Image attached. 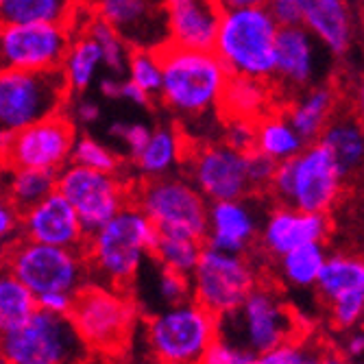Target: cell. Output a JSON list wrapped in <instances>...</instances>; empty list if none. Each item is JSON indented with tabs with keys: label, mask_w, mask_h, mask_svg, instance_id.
Returning a JSON list of instances; mask_svg holds the SVG:
<instances>
[{
	"label": "cell",
	"mask_w": 364,
	"mask_h": 364,
	"mask_svg": "<svg viewBox=\"0 0 364 364\" xmlns=\"http://www.w3.org/2000/svg\"><path fill=\"white\" fill-rule=\"evenodd\" d=\"M253 353L240 349L238 345L229 343L225 338H216L208 351L203 353L201 362L198 364H251Z\"/></svg>",
	"instance_id": "42"
},
{
	"label": "cell",
	"mask_w": 364,
	"mask_h": 364,
	"mask_svg": "<svg viewBox=\"0 0 364 364\" xmlns=\"http://www.w3.org/2000/svg\"><path fill=\"white\" fill-rule=\"evenodd\" d=\"M269 0H218V5L223 7V11L229 9H249V7H264Z\"/></svg>",
	"instance_id": "52"
},
{
	"label": "cell",
	"mask_w": 364,
	"mask_h": 364,
	"mask_svg": "<svg viewBox=\"0 0 364 364\" xmlns=\"http://www.w3.org/2000/svg\"><path fill=\"white\" fill-rule=\"evenodd\" d=\"M218 338L255 355L299 338V318L277 290L257 284L236 310L218 316Z\"/></svg>",
	"instance_id": "5"
},
{
	"label": "cell",
	"mask_w": 364,
	"mask_h": 364,
	"mask_svg": "<svg viewBox=\"0 0 364 364\" xmlns=\"http://www.w3.org/2000/svg\"><path fill=\"white\" fill-rule=\"evenodd\" d=\"M225 124V144L231 149L249 153L255 144V122L253 120H240V118H227Z\"/></svg>",
	"instance_id": "43"
},
{
	"label": "cell",
	"mask_w": 364,
	"mask_h": 364,
	"mask_svg": "<svg viewBox=\"0 0 364 364\" xmlns=\"http://www.w3.org/2000/svg\"><path fill=\"white\" fill-rule=\"evenodd\" d=\"M159 53V96L175 116L186 122L218 114L229 73L212 50H192L166 44Z\"/></svg>",
	"instance_id": "2"
},
{
	"label": "cell",
	"mask_w": 364,
	"mask_h": 364,
	"mask_svg": "<svg viewBox=\"0 0 364 364\" xmlns=\"http://www.w3.org/2000/svg\"><path fill=\"white\" fill-rule=\"evenodd\" d=\"M127 81H131L136 87L146 92L151 98L159 96L161 87V63L157 50L146 48H134L127 59Z\"/></svg>",
	"instance_id": "38"
},
{
	"label": "cell",
	"mask_w": 364,
	"mask_h": 364,
	"mask_svg": "<svg viewBox=\"0 0 364 364\" xmlns=\"http://www.w3.org/2000/svg\"><path fill=\"white\" fill-rule=\"evenodd\" d=\"M83 0H0V22H42L73 26Z\"/></svg>",
	"instance_id": "30"
},
{
	"label": "cell",
	"mask_w": 364,
	"mask_h": 364,
	"mask_svg": "<svg viewBox=\"0 0 364 364\" xmlns=\"http://www.w3.org/2000/svg\"><path fill=\"white\" fill-rule=\"evenodd\" d=\"M70 164L98 173H120L124 159L92 136H77L70 151Z\"/></svg>",
	"instance_id": "37"
},
{
	"label": "cell",
	"mask_w": 364,
	"mask_h": 364,
	"mask_svg": "<svg viewBox=\"0 0 364 364\" xmlns=\"http://www.w3.org/2000/svg\"><path fill=\"white\" fill-rule=\"evenodd\" d=\"M0 355L9 364H81L87 347L68 316L36 310L20 327L0 336Z\"/></svg>",
	"instance_id": "11"
},
{
	"label": "cell",
	"mask_w": 364,
	"mask_h": 364,
	"mask_svg": "<svg viewBox=\"0 0 364 364\" xmlns=\"http://www.w3.org/2000/svg\"><path fill=\"white\" fill-rule=\"evenodd\" d=\"M63 114L68 116L75 124H94L101 120V105L94 103V101H87V98H79V101H70L65 103L63 107Z\"/></svg>",
	"instance_id": "46"
},
{
	"label": "cell",
	"mask_w": 364,
	"mask_h": 364,
	"mask_svg": "<svg viewBox=\"0 0 364 364\" xmlns=\"http://www.w3.org/2000/svg\"><path fill=\"white\" fill-rule=\"evenodd\" d=\"M327 257V249L323 242H310L296 247L282 257H277L279 277L292 288H314L321 269Z\"/></svg>",
	"instance_id": "35"
},
{
	"label": "cell",
	"mask_w": 364,
	"mask_h": 364,
	"mask_svg": "<svg viewBox=\"0 0 364 364\" xmlns=\"http://www.w3.org/2000/svg\"><path fill=\"white\" fill-rule=\"evenodd\" d=\"M188 282L190 299L218 318L245 301V296L257 286V271L247 255L227 253L203 245Z\"/></svg>",
	"instance_id": "12"
},
{
	"label": "cell",
	"mask_w": 364,
	"mask_h": 364,
	"mask_svg": "<svg viewBox=\"0 0 364 364\" xmlns=\"http://www.w3.org/2000/svg\"><path fill=\"white\" fill-rule=\"evenodd\" d=\"M36 310L38 304L31 290L0 267V336L20 327Z\"/></svg>",
	"instance_id": "36"
},
{
	"label": "cell",
	"mask_w": 364,
	"mask_h": 364,
	"mask_svg": "<svg viewBox=\"0 0 364 364\" xmlns=\"http://www.w3.org/2000/svg\"><path fill=\"white\" fill-rule=\"evenodd\" d=\"M301 26L329 53L345 55L353 40V16L349 0H308Z\"/></svg>",
	"instance_id": "23"
},
{
	"label": "cell",
	"mask_w": 364,
	"mask_h": 364,
	"mask_svg": "<svg viewBox=\"0 0 364 364\" xmlns=\"http://www.w3.org/2000/svg\"><path fill=\"white\" fill-rule=\"evenodd\" d=\"M275 166H277V164L271 157L262 155L257 151H249V181H251V188H253L255 194L269 190Z\"/></svg>",
	"instance_id": "44"
},
{
	"label": "cell",
	"mask_w": 364,
	"mask_h": 364,
	"mask_svg": "<svg viewBox=\"0 0 364 364\" xmlns=\"http://www.w3.org/2000/svg\"><path fill=\"white\" fill-rule=\"evenodd\" d=\"M314 351L316 349L299 343V338H296V341L282 343L269 351L255 353L251 358V364H308Z\"/></svg>",
	"instance_id": "40"
},
{
	"label": "cell",
	"mask_w": 364,
	"mask_h": 364,
	"mask_svg": "<svg viewBox=\"0 0 364 364\" xmlns=\"http://www.w3.org/2000/svg\"><path fill=\"white\" fill-rule=\"evenodd\" d=\"M61 73L68 85L70 96L73 94H83L94 79L98 77V70H103V57L101 48L96 46L92 38H87L81 31H73V40L70 46L63 55L61 61Z\"/></svg>",
	"instance_id": "31"
},
{
	"label": "cell",
	"mask_w": 364,
	"mask_h": 364,
	"mask_svg": "<svg viewBox=\"0 0 364 364\" xmlns=\"http://www.w3.org/2000/svg\"><path fill=\"white\" fill-rule=\"evenodd\" d=\"M134 282L146 284V290H142V296H136L134 304L140 301V299L144 301L146 308L153 304V314L164 310V308H168V306H175V304H181V301L190 299V282H188V277L159 267L153 257H149L144 262V267L138 271ZM134 282H131V284H134Z\"/></svg>",
	"instance_id": "29"
},
{
	"label": "cell",
	"mask_w": 364,
	"mask_h": 364,
	"mask_svg": "<svg viewBox=\"0 0 364 364\" xmlns=\"http://www.w3.org/2000/svg\"><path fill=\"white\" fill-rule=\"evenodd\" d=\"M218 338V318L196 301L186 299L151 314L146 341L161 364H198Z\"/></svg>",
	"instance_id": "10"
},
{
	"label": "cell",
	"mask_w": 364,
	"mask_h": 364,
	"mask_svg": "<svg viewBox=\"0 0 364 364\" xmlns=\"http://www.w3.org/2000/svg\"><path fill=\"white\" fill-rule=\"evenodd\" d=\"M314 288L325 304L364 292V262L353 253H327Z\"/></svg>",
	"instance_id": "27"
},
{
	"label": "cell",
	"mask_w": 364,
	"mask_h": 364,
	"mask_svg": "<svg viewBox=\"0 0 364 364\" xmlns=\"http://www.w3.org/2000/svg\"><path fill=\"white\" fill-rule=\"evenodd\" d=\"M332 231L327 214L301 212L290 205H275L262 218L257 245L269 257L277 259L284 253L310 242H325Z\"/></svg>",
	"instance_id": "20"
},
{
	"label": "cell",
	"mask_w": 364,
	"mask_h": 364,
	"mask_svg": "<svg viewBox=\"0 0 364 364\" xmlns=\"http://www.w3.org/2000/svg\"><path fill=\"white\" fill-rule=\"evenodd\" d=\"M188 138L177 124H159L151 129V136L142 151L131 157L129 164L136 173V181L173 175L181 166Z\"/></svg>",
	"instance_id": "24"
},
{
	"label": "cell",
	"mask_w": 364,
	"mask_h": 364,
	"mask_svg": "<svg viewBox=\"0 0 364 364\" xmlns=\"http://www.w3.org/2000/svg\"><path fill=\"white\" fill-rule=\"evenodd\" d=\"M131 203L157 231H175L196 240H203L205 236L210 203L183 175L173 173L134 181Z\"/></svg>",
	"instance_id": "9"
},
{
	"label": "cell",
	"mask_w": 364,
	"mask_h": 364,
	"mask_svg": "<svg viewBox=\"0 0 364 364\" xmlns=\"http://www.w3.org/2000/svg\"><path fill=\"white\" fill-rule=\"evenodd\" d=\"M336 112V90L327 83H318L294 96L288 103L284 116L299 134V138L310 144L316 142L321 131Z\"/></svg>",
	"instance_id": "25"
},
{
	"label": "cell",
	"mask_w": 364,
	"mask_h": 364,
	"mask_svg": "<svg viewBox=\"0 0 364 364\" xmlns=\"http://www.w3.org/2000/svg\"><path fill=\"white\" fill-rule=\"evenodd\" d=\"M73 31L42 22H0V70H55Z\"/></svg>",
	"instance_id": "16"
},
{
	"label": "cell",
	"mask_w": 364,
	"mask_h": 364,
	"mask_svg": "<svg viewBox=\"0 0 364 364\" xmlns=\"http://www.w3.org/2000/svg\"><path fill=\"white\" fill-rule=\"evenodd\" d=\"M20 231L31 242L75 251H83L87 238L77 212L57 190L20 214Z\"/></svg>",
	"instance_id": "19"
},
{
	"label": "cell",
	"mask_w": 364,
	"mask_h": 364,
	"mask_svg": "<svg viewBox=\"0 0 364 364\" xmlns=\"http://www.w3.org/2000/svg\"><path fill=\"white\" fill-rule=\"evenodd\" d=\"M179 168L208 203L255 194L249 181V153L225 142L188 140Z\"/></svg>",
	"instance_id": "13"
},
{
	"label": "cell",
	"mask_w": 364,
	"mask_h": 364,
	"mask_svg": "<svg viewBox=\"0 0 364 364\" xmlns=\"http://www.w3.org/2000/svg\"><path fill=\"white\" fill-rule=\"evenodd\" d=\"M327 312H329V318H332V325L341 329V332L355 329L364 314V292L347 294L332 304H327Z\"/></svg>",
	"instance_id": "39"
},
{
	"label": "cell",
	"mask_w": 364,
	"mask_h": 364,
	"mask_svg": "<svg viewBox=\"0 0 364 364\" xmlns=\"http://www.w3.org/2000/svg\"><path fill=\"white\" fill-rule=\"evenodd\" d=\"M3 269L9 271L33 296L46 292L77 294L90 284V271L83 251L38 245L26 238H14L0 253Z\"/></svg>",
	"instance_id": "7"
},
{
	"label": "cell",
	"mask_w": 364,
	"mask_h": 364,
	"mask_svg": "<svg viewBox=\"0 0 364 364\" xmlns=\"http://www.w3.org/2000/svg\"><path fill=\"white\" fill-rule=\"evenodd\" d=\"M68 98L61 68L0 70V138L61 114Z\"/></svg>",
	"instance_id": "8"
},
{
	"label": "cell",
	"mask_w": 364,
	"mask_h": 364,
	"mask_svg": "<svg viewBox=\"0 0 364 364\" xmlns=\"http://www.w3.org/2000/svg\"><path fill=\"white\" fill-rule=\"evenodd\" d=\"M134 181L122 173H98L77 164H65L57 173V192L73 205L85 234L105 225L131 203Z\"/></svg>",
	"instance_id": "14"
},
{
	"label": "cell",
	"mask_w": 364,
	"mask_h": 364,
	"mask_svg": "<svg viewBox=\"0 0 364 364\" xmlns=\"http://www.w3.org/2000/svg\"><path fill=\"white\" fill-rule=\"evenodd\" d=\"M122 83H124V77H118V75H105V77L98 79V92H101L105 98H112V101H120Z\"/></svg>",
	"instance_id": "50"
},
{
	"label": "cell",
	"mask_w": 364,
	"mask_h": 364,
	"mask_svg": "<svg viewBox=\"0 0 364 364\" xmlns=\"http://www.w3.org/2000/svg\"><path fill=\"white\" fill-rule=\"evenodd\" d=\"M345 186L347 177L334 155L321 142H310L292 159L277 164L267 192L279 205L329 216L341 201Z\"/></svg>",
	"instance_id": "3"
},
{
	"label": "cell",
	"mask_w": 364,
	"mask_h": 364,
	"mask_svg": "<svg viewBox=\"0 0 364 364\" xmlns=\"http://www.w3.org/2000/svg\"><path fill=\"white\" fill-rule=\"evenodd\" d=\"M155 234L153 223L134 203L124 205L85 238L83 255L90 282L129 290L138 271L151 257Z\"/></svg>",
	"instance_id": "1"
},
{
	"label": "cell",
	"mask_w": 364,
	"mask_h": 364,
	"mask_svg": "<svg viewBox=\"0 0 364 364\" xmlns=\"http://www.w3.org/2000/svg\"><path fill=\"white\" fill-rule=\"evenodd\" d=\"M0 364H9V362H7V360H5L3 355H0Z\"/></svg>",
	"instance_id": "54"
},
{
	"label": "cell",
	"mask_w": 364,
	"mask_h": 364,
	"mask_svg": "<svg viewBox=\"0 0 364 364\" xmlns=\"http://www.w3.org/2000/svg\"><path fill=\"white\" fill-rule=\"evenodd\" d=\"M201 251H203V240H196L186 234H175V231H157L151 257L159 267L188 277L196 267Z\"/></svg>",
	"instance_id": "34"
},
{
	"label": "cell",
	"mask_w": 364,
	"mask_h": 364,
	"mask_svg": "<svg viewBox=\"0 0 364 364\" xmlns=\"http://www.w3.org/2000/svg\"><path fill=\"white\" fill-rule=\"evenodd\" d=\"M273 90L269 81L249 79V77H229L220 105L218 116L220 120L240 118V120H257L264 114L273 112Z\"/></svg>",
	"instance_id": "26"
},
{
	"label": "cell",
	"mask_w": 364,
	"mask_h": 364,
	"mask_svg": "<svg viewBox=\"0 0 364 364\" xmlns=\"http://www.w3.org/2000/svg\"><path fill=\"white\" fill-rule=\"evenodd\" d=\"M308 364H353L351 360H347L343 353L338 351H314V355L310 358Z\"/></svg>",
	"instance_id": "51"
},
{
	"label": "cell",
	"mask_w": 364,
	"mask_h": 364,
	"mask_svg": "<svg viewBox=\"0 0 364 364\" xmlns=\"http://www.w3.org/2000/svg\"><path fill=\"white\" fill-rule=\"evenodd\" d=\"M325 50L310 33L299 26H279L275 38V61L271 90L273 96L286 98L290 103L312 85H318L323 79V55Z\"/></svg>",
	"instance_id": "17"
},
{
	"label": "cell",
	"mask_w": 364,
	"mask_h": 364,
	"mask_svg": "<svg viewBox=\"0 0 364 364\" xmlns=\"http://www.w3.org/2000/svg\"><path fill=\"white\" fill-rule=\"evenodd\" d=\"M107 134L114 140H120L127 146L129 159H131V157H136L142 151V146L146 144V140L151 136V127H146L142 122H129V124H124V122L116 120V122L109 124Z\"/></svg>",
	"instance_id": "41"
},
{
	"label": "cell",
	"mask_w": 364,
	"mask_h": 364,
	"mask_svg": "<svg viewBox=\"0 0 364 364\" xmlns=\"http://www.w3.org/2000/svg\"><path fill=\"white\" fill-rule=\"evenodd\" d=\"M0 188L9 203L22 214L24 210L40 203L57 188V173L36 168H0Z\"/></svg>",
	"instance_id": "33"
},
{
	"label": "cell",
	"mask_w": 364,
	"mask_h": 364,
	"mask_svg": "<svg viewBox=\"0 0 364 364\" xmlns=\"http://www.w3.org/2000/svg\"><path fill=\"white\" fill-rule=\"evenodd\" d=\"M20 231V212L9 203L3 188H0V247L9 245Z\"/></svg>",
	"instance_id": "45"
},
{
	"label": "cell",
	"mask_w": 364,
	"mask_h": 364,
	"mask_svg": "<svg viewBox=\"0 0 364 364\" xmlns=\"http://www.w3.org/2000/svg\"><path fill=\"white\" fill-rule=\"evenodd\" d=\"M316 142H321L334 155L336 164L347 179L360 168L364 157V138H362V127L353 116H332L325 124V129L321 131Z\"/></svg>",
	"instance_id": "28"
},
{
	"label": "cell",
	"mask_w": 364,
	"mask_h": 364,
	"mask_svg": "<svg viewBox=\"0 0 364 364\" xmlns=\"http://www.w3.org/2000/svg\"><path fill=\"white\" fill-rule=\"evenodd\" d=\"M306 142L292 129L284 112H269L255 120V144L253 151L271 157L275 164L292 159L296 153H301Z\"/></svg>",
	"instance_id": "32"
},
{
	"label": "cell",
	"mask_w": 364,
	"mask_h": 364,
	"mask_svg": "<svg viewBox=\"0 0 364 364\" xmlns=\"http://www.w3.org/2000/svg\"><path fill=\"white\" fill-rule=\"evenodd\" d=\"M120 101H129V103H134V105H138V107H151L155 98H151L146 92H142L140 87H136L134 83L124 79L122 92H120Z\"/></svg>",
	"instance_id": "49"
},
{
	"label": "cell",
	"mask_w": 364,
	"mask_h": 364,
	"mask_svg": "<svg viewBox=\"0 0 364 364\" xmlns=\"http://www.w3.org/2000/svg\"><path fill=\"white\" fill-rule=\"evenodd\" d=\"M77 124L63 112L0 138V168H36L59 173L70 164Z\"/></svg>",
	"instance_id": "15"
},
{
	"label": "cell",
	"mask_w": 364,
	"mask_h": 364,
	"mask_svg": "<svg viewBox=\"0 0 364 364\" xmlns=\"http://www.w3.org/2000/svg\"><path fill=\"white\" fill-rule=\"evenodd\" d=\"M168 44L192 50H212L223 7L218 0H164Z\"/></svg>",
	"instance_id": "22"
},
{
	"label": "cell",
	"mask_w": 364,
	"mask_h": 364,
	"mask_svg": "<svg viewBox=\"0 0 364 364\" xmlns=\"http://www.w3.org/2000/svg\"><path fill=\"white\" fill-rule=\"evenodd\" d=\"M269 3H279V5H292V7H299V9H304L306 7V3L308 0H269ZM267 3V5H269Z\"/></svg>",
	"instance_id": "53"
},
{
	"label": "cell",
	"mask_w": 364,
	"mask_h": 364,
	"mask_svg": "<svg viewBox=\"0 0 364 364\" xmlns=\"http://www.w3.org/2000/svg\"><path fill=\"white\" fill-rule=\"evenodd\" d=\"M68 318L87 349L114 353L134 334L138 308L127 290L90 282L75 294Z\"/></svg>",
	"instance_id": "6"
},
{
	"label": "cell",
	"mask_w": 364,
	"mask_h": 364,
	"mask_svg": "<svg viewBox=\"0 0 364 364\" xmlns=\"http://www.w3.org/2000/svg\"><path fill=\"white\" fill-rule=\"evenodd\" d=\"M83 5L107 22L131 50H159L168 44L164 0H83Z\"/></svg>",
	"instance_id": "18"
},
{
	"label": "cell",
	"mask_w": 364,
	"mask_h": 364,
	"mask_svg": "<svg viewBox=\"0 0 364 364\" xmlns=\"http://www.w3.org/2000/svg\"><path fill=\"white\" fill-rule=\"evenodd\" d=\"M73 294L65 292H46L42 296H36L38 310H44L48 314H59V316H68L73 308Z\"/></svg>",
	"instance_id": "47"
},
{
	"label": "cell",
	"mask_w": 364,
	"mask_h": 364,
	"mask_svg": "<svg viewBox=\"0 0 364 364\" xmlns=\"http://www.w3.org/2000/svg\"><path fill=\"white\" fill-rule=\"evenodd\" d=\"M259 225L262 218L257 208L249 201V196L210 203L203 245L210 249L245 255L257 242Z\"/></svg>",
	"instance_id": "21"
},
{
	"label": "cell",
	"mask_w": 364,
	"mask_h": 364,
	"mask_svg": "<svg viewBox=\"0 0 364 364\" xmlns=\"http://www.w3.org/2000/svg\"><path fill=\"white\" fill-rule=\"evenodd\" d=\"M277 31L267 5L223 11L212 53L231 77L271 81Z\"/></svg>",
	"instance_id": "4"
},
{
	"label": "cell",
	"mask_w": 364,
	"mask_h": 364,
	"mask_svg": "<svg viewBox=\"0 0 364 364\" xmlns=\"http://www.w3.org/2000/svg\"><path fill=\"white\" fill-rule=\"evenodd\" d=\"M347 336H345V341H343V355L347 358V360H358V358H362V353H364V334L360 332V329H349V332H345Z\"/></svg>",
	"instance_id": "48"
}]
</instances>
